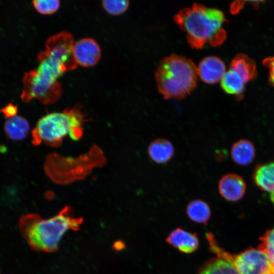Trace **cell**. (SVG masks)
Segmentation results:
<instances>
[{
	"label": "cell",
	"mask_w": 274,
	"mask_h": 274,
	"mask_svg": "<svg viewBox=\"0 0 274 274\" xmlns=\"http://www.w3.org/2000/svg\"><path fill=\"white\" fill-rule=\"evenodd\" d=\"M82 218L75 217L71 208L65 207L57 215L44 219L35 214L21 217L19 221L20 232L30 247L46 252L56 251L65 233L78 230Z\"/></svg>",
	"instance_id": "cell-1"
},
{
	"label": "cell",
	"mask_w": 274,
	"mask_h": 274,
	"mask_svg": "<svg viewBox=\"0 0 274 274\" xmlns=\"http://www.w3.org/2000/svg\"><path fill=\"white\" fill-rule=\"evenodd\" d=\"M174 20L186 33L187 41L193 49H201L206 44L215 47L225 40L223 25L224 13L216 8L194 3L190 7L180 10Z\"/></svg>",
	"instance_id": "cell-2"
},
{
	"label": "cell",
	"mask_w": 274,
	"mask_h": 274,
	"mask_svg": "<svg viewBox=\"0 0 274 274\" xmlns=\"http://www.w3.org/2000/svg\"><path fill=\"white\" fill-rule=\"evenodd\" d=\"M198 78L194 63L176 54L161 60L155 73L158 91L165 99L184 98L196 88Z\"/></svg>",
	"instance_id": "cell-3"
},
{
	"label": "cell",
	"mask_w": 274,
	"mask_h": 274,
	"mask_svg": "<svg viewBox=\"0 0 274 274\" xmlns=\"http://www.w3.org/2000/svg\"><path fill=\"white\" fill-rule=\"evenodd\" d=\"M85 118L79 106L47 114L39 120L32 130V143L37 146L44 142L55 147L59 146L67 135L79 140L83 134Z\"/></svg>",
	"instance_id": "cell-4"
},
{
	"label": "cell",
	"mask_w": 274,
	"mask_h": 274,
	"mask_svg": "<svg viewBox=\"0 0 274 274\" xmlns=\"http://www.w3.org/2000/svg\"><path fill=\"white\" fill-rule=\"evenodd\" d=\"M21 98L24 102L36 99L44 105L57 101L61 94V87L57 79L39 72L36 68L25 73L22 79Z\"/></svg>",
	"instance_id": "cell-5"
},
{
	"label": "cell",
	"mask_w": 274,
	"mask_h": 274,
	"mask_svg": "<svg viewBox=\"0 0 274 274\" xmlns=\"http://www.w3.org/2000/svg\"><path fill=\"white\" fill-rule=\"evenodd\" d=\"M217 256L230 262L241 274H274L267 256L259 249H250L233 255L221 248Z\"/></svg>",
	"instance_id": "cell-6"
},
{
	"label": "cell",
	"mask_w": 274,
	"mask_h": 274,
	"mask_svg": "<svg viewBox=\"0 0 274 274\" xmlns=\"http://www.w3.org/2000/svg\"><path fill=\"white\" fill-rule=\"evenodd\" d=\"M74 44L72 35L67 31H62L47 40L45 50L42 53L65 73L75 69L78 65L74 53Z\"/></svg>",
	"instance_id": "cell-7"
},
{
	"label": "cell",
	"mask_w": 274,
	"mask_h": 274,
	"mask_svg": "<svg viewBox=\"0 0 274 274\" xmlns=\"http://www.w3.org/2000/svg\"><path fill=\"white\" fill-rule=\"evenodd\" d=\"M74 53L78 63L84 67L95 65L101 57V50L98 43L93 39H80L74 44Z\"/></svg>",
	"instance_id": "cell-8"
},
{
	"label": "cell",
	"mask_w": 274,
	"mask_h": 274,
	"mask_svg": "<svg viewBox=\"0 0 274 274\" xmlns=\"http://www.w3.org/2000/svg\"><path fill=\"white\" fill-rule=\"evenodd\" d=\"M197 67L198 77L208 84L220 82L226 72L223 60L214 56L203 58Z\"/></svg>",
	"instance_id": "cell-9"
},
{
	"label": "cell",
	"mask_w": 274,
	"mask_h": 274,
	"mask_svg": "<svg viewBox=\"0 0 274 274\" xmlns=\"http://www.w3.org/2000/svg\"><path fill=\"white\" fill-rule=\"evenodd\" d=\"M218 189L219 193L225 199L236 201L244 195L246 184L241 176L235 174H228L219 180Z\"/></svg>",
	"instance_id": "cell-10"
},
{
	"label": "cell",
	"mask_w": 274,
	"mask_h": 274,
	"mask_svg": "<svg viewBox=\"0 0 274 274\" xmlns=\"http://www.w3.org/2000/svg\"><path fill=\"white\" fill-rule=\"evenodd\" d=\"M166 242L179 251L186 254L196 251L199 246V239L195 233H191L179 227L169 233Z\"/></svg>",
	"instance_id": "cell-11"
},
{
	"label": "cell",
	"mask_w": 274,
	"mask_h": 274,
	"mask_svg": "<svg viewBox=\"0 0 274 274\" xmlns=\"http://www.w3.org/2000/svg\"><path fill=\"white\" fill-rule=\"evenodd\" d=\"M147 151L149 157L152 161L158 164H164L173 158L175 149L169 140L158 138L150 143Z\"/></svg>",
	"instance_id": "cell-12"
},
{
	"label": "cell",
	"mask_w": 274,
	"mask_h": 274,
	"mask_svg": "<svg viewBox=\"0 0 274 274\" xmlns=\"http://www.w3.org/2000/svg\"><path fill=\"white\" fill-rule=\"evenodd\" d=\"M255 154L256 149L254 144L246 139H241L234 143L230 151L232 161L241 166H246L251 163Z\"/></svg>",
	"instance_id": "cell-13"
},
{
	"label": "cell",
	"mask_w": 274,
	"mask_h": 274,
	"mask_svg": "<svg viewBox=\"0 0 274 274\" xmlns=\"http://www.w3.org/2000/svg\"><path fill=\"white\" fill-rule=\"evenodd\" d=\"M30 130L28 122L24 117L15 116L8 118L4 124L6 135L11 140L21 141L28 135Z\"/></svg>",
	"instance_id": "cell-14"
},
{
	"label": "cell",
	"mask_w": 274,
	"mask_h": 274,
	"mask_svg": "<svg viewBox=\"0 0 274 274\" xmlns=\"http://www.w3.org/2000/svg\"><path fill=\"white\" fill-rule=\"evenodd\" d=\"M254 181L262 190L274 191V162L259 165L254 173Z\"/></svg>",
	"instance_id": "cell-15"
},
{
	"label": "cell",
	"mask_w": 274,
	"mask_h": 274,
	"mask_svg": "<svg viewBox=\"0 0 274 274\" xmlns=\"http://www.w3.org/2000/svg\"><path fill=\"white\" fill-rule=\"evenodd\" d=\"M197 274H241L229 261L219 257L208 260L198 269Z\"/></svg>",
	"instance_id": "cell-16"
},
{
	"label": "cell",
	"mask_w": 274,
	"mask_h": 274,
	"mask_svg": "<svg viewBox=\"0 0 274 274\" xmlns=\"http://www.w3.org/2000/svg\"><path fill=\"white\" fill-rule=\"evenodd\" d=\"M220 83L221 87L225 92L237 96L243 93L246 84L242 77L230 68L226 71Z\"/></svg>",
	"instance_id": "cell-17"
},
{
	"label": "cell",
	"mask_w": 274,
	"mask_h": 274,
	"mask_svg": "<svg viewBox=\"0 0 274 274\" xmlns=\"http://www.w3.org/2000/svg\"><path fill=\"white\" fill-rule=\"evenodd\" d=\"M186 214L191 221L197 223L207 224L210 218L211 211L206 202L197 199L191 200L187 204Z\"/></svg>",
	"instance_id": "cell-18"
},
{
	"label": "cell",
	"mask_w": 274,
	"mask_h": 274,
	"mask_svg": "<svg viewBox=\"0 0 274 274\" xmlns=\"http://www.w3.org/2000/svg\"><path fill=\"white\" fill-rule=\"evenodd\" d=\"M230 68L237 72L246 84L256 75L254 61L244 55H238L232 60Z\"/></svg>",
	"instance_id": "cell-19"
},
{
	"label": "cell",
	"mask_w": 274,
	"mask_h": 274,
	"mask_svg": "<svg viewBox=\"0 0 274 274\" xmlns=\"http://www.w3.org/2000/svg\"><path fill=\"white\" fill-rule=\"evenodd\" d=\"M258 249L264 252L274 266V228L267 231L260 239Z\"/></svg>",
	"instance_id": "cell-20"
},
{
	"label": "cell",
	"mask_w": 274,
	"mask_h": 274,
	"mask_svg": "<svg viewBox=\"0 0 274 274\" xmlns=\"http://www.w3.org/2000/svg\"><path fill=\"white\" fill-rule=\"evenodd\" d=\"M129 5V1L125 0H105L102 2L105 10L113 15L123 13L128 9Z\"/></svg>",
	"instance_id": "cell-21"
},
{
	"label": "cell",
	"mask_w": 274,
	"mask_h": 274,
	"mask_svg": "<svg viewBox=\"0 0 274 274\" xmlns=\"http://www.w3.org/2000/svg\"><path fill=\"white\" fill-rule=\"evenodd\" d=\"M32 5L40 13L51 14L58 10L60 2L58 0H35L32 1Z\"/></svg>",
	"instance_id": "cell-22"
},
{
	"label": "cell",
	"mask_w": 274,
	"mask_h": 274,
	"mask_svg": "<svg viewBox=\"0 0 274 274\" xmlns=\"http://www.w3.org/2000/svg\"><path fill=\"white\" fill-rule=\"evenodd\" d=\"M1 111L6 118H10L16 116L17 107L12 104H9Z\"/></svg>",
	"instance_id": "cell-23"
},
{
	"label": "cell",
	"mask_w": 274,
	"mask_h": 274,
	"mask_svg": "<svg viewBox=\"0 0 274 274\" xmlns=\"http://www.w3.org/2000/svg\"><path fill=\"white\" fill-rule=\"evenodd\" d=\"M265 63L269 69L270 81L274 85V57L266 59Z\"/></svg>",
	"instance_id": "cell-24"
},
{
	"label": "cell",
	"mask_w": 274,
	"mask_h": 274,
	"mask_svg": "<svg viewBox=\"0 0 274 274\" xmlns=\"http://www.w3.org/2000/svg\"><path fill=\"white\" fill-rule=\"evenodd\" d=\"M269 197L271 201L274 204V191L270 193Z\"/></svg>",
	"instance_id": "cell-25"
},
{
	"label": "cell",
	"mask_w": 274,
	"mask_h": 274,
	"mask_svg": "<svg viewBox=\"0 0 274 274\" xmlns=\"http://www.w3.org/2000/svg\"><path fill=\"white\" fill-rule=\"evenodd\" d=\"M273 268H274V266H273Z\"/></svg>",
	"instance_id": "cell-26"
}]
</instances>
